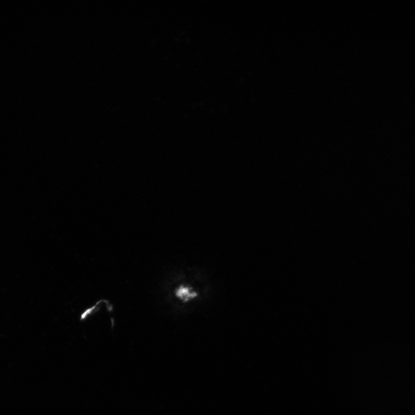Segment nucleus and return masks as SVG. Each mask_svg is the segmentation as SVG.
<instances>
[{"label": "nucleus", "instance_id": "nucleus-1", "mask_svg": "<svg viewBox=\"0 0 415 415\" xmlns=\"http://www.w3.org/2000/svg\"><path fill=\"white\" fill-rule=\"evenodd\" d=\"M175 294L176 297L179 298L181 300L184 302H187L197 296V293L191 292L189 287L183 286V285H181L176 289Z\"/></svg>", "mask_w": 415, "mask_h": 415}]
</instances>
